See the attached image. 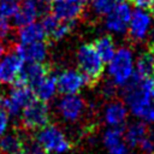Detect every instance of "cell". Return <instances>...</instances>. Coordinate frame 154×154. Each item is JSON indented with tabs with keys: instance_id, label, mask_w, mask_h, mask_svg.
I'll return each mask as SVG.
<instances>
[{
	"instance_id": "obj_28",
	"label": "cell",
	"mask_w": 154,
	"mask_h": 154,
	"mask_svg": "<svg viewBox=\"0 0 154 154\" xmlns=\"http://www.w3.org/2000/svg\"><path fill=\"white\" fill-rule=\"evenodd\" d=\"M116 84L112 82V81H108V82H106L105 84H103V87H102V94H103V96L106 97V99H112L114 95H116Z\"/></svg>"
},
{
	"instance_id": "obj_35",
	"label": "cell",
	"mask_w": 154,
	"mask_h": 154,
	"mask_svg": "<svg viewBox=\"0 0 154 154\" xmlns=\"http://www.w3.org/2000/svg\"><path fill=\"white\" fill-rule=\"evenodd\" d=\"M1 101H2V96H1V94H0V106H1Z\"/></svg>"
},
{
	"instance_id": "obj_15",
	"label": "cell",
	"mask_w": 154,
	"mask_h": 154,
	"mask_svg": "<svg viewBox=\"0 0 154 154\" xmlns=\"http://www.w3.org/2000/svg\"><path fill=\"white\" fill-rule=\"evenodd\" d=\"M103 144L108 154H128V144L124 140V130L109 128L103 134Z\"/></svg>"
},
{
	"instance_id": "obj_6",
	"label": "cell",
	"mask_w": 154,
	"mask_h": 154,
	"mask_svg": "<svg viewBox=\"0 0 154 154\" xmlns=\"http://www.w3.org/2000/svg\"><path fill=\"white\" fill-rule=\"evenodd\" d=\"M41 25L46 34V42L49 46L67 35L76 25V20H61L48 13L42 17Z\"/></svg>"
},
{
	"instance_id": "obj_4",
	"label": "cell",
	"mask_w": 154,
	"mask_h": 154,
	"mask_svg": "<svg viewBox=\"0 0 154 154\" xmlns=\"http://www.w3.org/2000/svg\"><path fill=\"white\" fill-rule=\"evenodd\" d=\"M47 154H63L71 149V142L54 124L48 123L35 135Z\"/></svg>"
},
{
	"instance_id": "obj_3",
	"label": "cell",
	"mask_w": 154,
	"mask_h": 154,
	"mask_svg": "<svg viewBox=\"0 0 154 154\" xmlns=\"http://www.w3.org/2000/svg\"><path fill=\"white\" fill-rule=\"evenodd\" d=\"M134 57L132 52L122 47L116 51L113 58L108 63V72L112 78V82L116 85H124L134 73Z\"/></svg>"
},
{
	"instance_id": "obj_30",
	"label": "cell",
	"mask_w": 154,
	"mask_h": 154,
	"mask_svg": "<svg viewBox=\"0 0 154 154\" xmlns=\"http://www.w3.org/2000/svg\"><path fill=\"white\" fill-rule=\"evenodd\" d=\"M136 7L144 8V10H150L154 6V0H131Z\"/></svg>"
},
{
	"instance_id": "obj_20",
	"label": "cell",
	"mask_w": 154,
	"mask_h": 154,
	"mask_svg": "<svg viewBox=\"0 0 154 154\" xmlns=\"http://www.w3.org/2000/svg\"><path fill=\"white\" fill-rule=\"evenodd\" d=\"M134 73L141 78L154 77V53L150 51L140 55L134 67Z\"/></svg>"
},
{
	"instance_id": "obj_7",
	"label": "cell",
	"mask_w": 154,
	"mask_h": 154,
	"mask_svg": "<svg viewBox=\"0 0 154 154\" xmlns=\"http://www.w3.org/2000/svg\"><path fill=\"white\" fill-rule=\"evenodd\" d=\"M17 45L8 48V53L0 61V83L12 84L23 69L24 59L16 49Z\"/></svg>"
},
{
	"instance_id": "obj_18",
	"label": "cell",
	"mask_w": 154,
	"mask_h": 154,
	"mask_svg": "<svg viewBox=\"0 0 154 154\" xmlns=\"http://www.w3.org/2000/svg\"><path fill=\"white\" fill-rule=\"evenodd\" d=\"M17 34H18V37L22 43H31V42H36V41L46 42V34H45V30H43L41 23L32 22L28 25L18 28Z\"/></svg>"
},
{
	"instance_id": "obj_13",
	"label": "cell",
	"mask_w": 154,
	"mask_h": 154,
	"mask_svg": "<svg viewBox=\"0 0 154 154\" xmlns=\"http://www.w3.org/2000/svg\"><path fill=\"white\" fill-rule=\"evenodd\" d=\"M103 118L106 124L109 125V128H118L125 130L128 109L122 101H112L106 106Z\"/></svg>"
},
{
	"instance_id": "obj_9",
	"label": "cell",
	"mask_w": 154,
	"mask_h": 154,
	"mask_svg": "<svg viewBox=\"0 0 154 154\" xmlns=\"http://www.w3.org/2000/svg\"><path fill=\"white\" fill-rule=\"evenodd\" d=\"M57 109L61 118L66 122H77L84 113L85 101L77 94L64 95L58 105Z\"/></svg>"
},
{
	"instance_id": "obj_1",
	"label": "cell",
	"mask_w": 154,
	"mask_h": 154,
	"mask_svg": "<svg viewBox=\"0 0 154 154\" xmlns=\"http://www.w3.org/2000/svg\"><path fill=\"white\" fill-rule=\"evenodd\" d=\"M149 79L132 73L123 85V96L134 116L147 123H154V103L149 93Z\"/></svg>"
},
{
	"instance_id": "obj_26",
	"label": "cell",
	"mask_w": 154,
	"mask_h": 154,
	"mask_svg": "<svg viewBox=\"0 0 154 154\" xmlns=\"http://www.w3.org/2000/svg\"><path fill=\"white\" fill-rule=\"evenodd\" d=\"M118 2L116 0H91V6L99 16L107 14Z\"/></svg>"
},
{
	"instance_id": "obj_34",
	"label": "cell",
	"mask_w": 154,
	"mask_h": 154,
	"mask_svg": "<svg viewBox=\"0 0 154 154\" xmlns=\"http://www.w3.org/2000/svg\"><path fill=\"white\" fill-rule=\"evenodd\" d=\"M117 2H123V1H126V0H116Z\"/></svg>"
},
{
	"instance_id": "obj_16",
	"label": "cell",
	"mask_w": 154,
	"mask_h": 154,
	"mask_svg": "<svg viewBox=\"0 0 154 154\" xmlns=\"http://www.w3.org/2000/svg\"><path fill=\"white\" fill-rule=\"evenodd\" d=\"M38 13L35 0H23L18 7V11L13 16V25L16 28H22L35 22Z\"/></svg>"
},
{
	"instance_id": "obj_24",
	"label": "cell",
	"mask_w": 154,
	"mask_h": 154,
	"mask_svg": "<svg viewBox=\"0 0 154 154\" xmlns=\"http://www.w3.org/2000/svg\"><path fill=\"white\" fill-rule=\"evenodd\" d=\"M22 141V152L23 154H47L41 143L37 141L36 136L29 132H19Z\"/></svg>"
},
{
	"instance_id": "obj_17",
	"label": "cell",
	"mask_w": 154,
	"mask_h": 154,
	"mask_svg": "<svg viewBox=\"0 0 154 154\" xmlns=\"http://www.w3.org/2000/svg\"><path fill=\"white\" fill-rule=\"evenodd\" d=\"M149 131H150V129H149V126L146 123H143V122L132 123L131 125H129L124 130V140H125V143L128 144V147L135 148L149 134Z\"/></svg>"
},
{
	"instance_id": "obj_11",
	"label": "cell",
	"mask_w": 154,
	"mask_h": 154,
	"mask_svg": "<svg viewBox=\"0 0 154 154\" xmlns=\"http://www.w3.org/2000/svg\"><path fill=\"white\" fill-rule=\"evenodd\" d=\"M85 11V2L77 0H53L51 12L61 20H76L82 17Z\"/></svg>"
},
{
	"instance_id": "obj_21",
	"label": "cell",
	"mask_w": 154,
	"mask_h": 154,
	"mask_svg": "<svg viewBox=\"0 0 154 154\" xmlns=\"http://www.w3.org/2000/svg\"><path fill=\"white\" fill-rule=\"evenodd\" d=\"M0 153L2 154H23L19 132H10L0 136Z\"/></svg>"
},
{
	"instance_id": "obj_32",
	"label": "cell",
	"mask_w": 154,
	"mask_h": 154,
	"mask_svg": "<svg viewBox=\"0 0 154 154\" xmlns=\"http://www.w3.org/2000/svg\"><path fill=\"white\" fill-rule=\"evenodd\" d=\"M149 93L152 99H154V77L149 79Z\"/></svg>"
},
{
	"instance_id": "obj_29",
	"label": "cell",
	"mask_w": 154,
	"mask_h": 154,
	"mask_svg": "<svg viewBox=\"0 0 154 154\" xmlns=\"http://www.w3.org/2000/svg\"><path fill=\"white\" fill-rule=\"evenodd\" d=\"M8 114L0 107V136H2L6 130H7V126H8Z\"/></svg>"
},
{
	"instance_id": "obj_23",
	"label": "cell",
	"mask_w": 154,
	"mask_h": 154,
	"mask_svg": "<svg viewBox=\"0 0 154 154\" xmlns=\"http://www.w3.org/2000/svg\"><path fill=\"white\" fill-rule=\"evenodd\" d=\"M35 97L36 96H35L34 91L26 85L25 87H13L11 90V94L8 96V99L22 109L29 102H31Z\"/></svg>"
},
{
	"instance_id": "obj_36",
	"label": "cell",
	"mask_w": 154,
	"mask_h": 154,
	"mask_svg": "<svg viewBox=\"0 0 154 154\" xmlns=\"http://www.w3.org/2000/svg\"><path fill=\"white\" fill-rule=\"evenodd\" d=\"M77 1H82V2H85L87 0H77Z\"/></svg>"
},
{
	"instance_id": "obj_22",
	"label": "cell",
	"mask_w": 154,
	"mask_h": 154,
	"mask_svg": "<svg viewBox=\"0 0 154 154\" xmlns=\"http://www.w3.org/2000/svg\"><path fill=\"white\" fill-rule=\"evenodd\" d=\"M93 45L95 46L101 60L105 64H108L116 53L113 38L109 35H103V36H100L99 38H96Z\"/></svg>"
},
{
	"instance_id": "obj_27",
	"label": "cell",
	"mask_w": 154,
	"mask_h": 154,
	"mask_svg": "<svg viewBox=\"0 0 154 154\" xmlns=\"http://www.w3.org/2000/svg\"><path fill=\"white\" fill-rule=\"evenodd\" d=\"M12 28L6 20V18L0 17V41H4L8 37L10 34H12Z\"/></svg>"
},
{
	"instance_id": "obj_12",
	"label": "cell",
	"mask_w": 154,
	"mask_h": 154,
	"mask_svg": "<svg viewBox=\"0 0 154 154\" xmlns=\"http://www.w3.org/2000/svg\"><path fill=\"white\" fill-rule=\"evenodd\" d=\"M84 85L85 79L77 70H65L57 77V90L63 95L77 94Z\"/></svg>"
},
{
	"instance_id": "obj_19",
	"label": "cell",
	"mask_w": 154,
	"mask_h": 154,
	"mask_svg": "<svg viewBox=\"0 0 154 154\" xmlns=\"http://www.w3.org/2000/svg\"><path fill=\"white\" fill-rule=\"evenodd\" d=\"M57 90V76H55V71L51 72L49 75H47L34 89V94L37 99L47 102L49 101Z\"/></svg>"
},
{
	"instance_id": "obj_5",
	"label": "cell",
	"mask_w": 154,
	"mask_h": 154,
	"mask_svg": "<svg viewBox=\"0 0 154 154\" xmlns=\"http://www.w3.org/2000/svg\"><path fill=\"white\" fill-rule=\"evenodd\" d=\"M20 123L26 131H34L49 123V108L47 102L35 97L20 112Z\"/></svg>"
},
{
	"instance_id": "obj_8",
	"label": "cell",
	"mask_w": 154,
	"mask_h": 154,
	"mask_svg": "<svg viewBox=\"0 0 154 154\" xmlns=\"http://www.w3.org/2000/svg\"><path fill=\"white\" fill-rule=\"evenodd\" d=\"M131 8L130 6L123 1L118 2L107 14H106V28L117 34H123L128 30L130 17H131Z\"/></svg>"
},
{
	"instance_id": "obj_2",
	"label": "cell",
	"mask_w": 154,
	"mask_h": 154,
	"mask_svg": "<svg viewBox=\"0 0 154 154\" xmlns=\"http://www.w3.org/2000/svg\"><path fill=\"white\" fill-rule=\"evenodd\" d=\"M78 71L83 75L85 84L89 87L95 85L105 70V63L101 60L95 46L93 43H84L77 52Z\"/></svg>"
},
{
	"instance_id": "obj_33",
	"label": "cell",
	"mask_w": 154,
	"mask_h": 154,
	"mask_svg": "<svg viewBox=\"0 0 154 154\" xmlns=\"http://www.w3.org/2000/svg\"><path fill=\"white\" fill-rule=\"evenodd\" d=\"M5 52V47H4V45L1 43V41H0V58L2 57V53Z\"/></svg>"
},
{
	"instance_id": "obj_31",
	"label": "cell",
	"mask_w": 154,
	"mask_h": 154,
	"mask_svg": "<svg viewBox=\"0 0 154 154\" xmlns=\"http://www.w3.org/2000/svg\"><path fill=\"white\" fill-rule=\"evenodd\" d=\"M148 36H149V51L152 53H154V24L150 25V29L148 31Z\"/></svg>"
},
{
	"instance_id": "obj_25",
	"label": "cell",
	"mask_w": 154,
	"mask_h": 154,
	"mask_svg": "<svg viewBox=\"0 0 154 154\" xmlns=\"http://www.w3.org/2000/svg\"><path fill=\"white\" fill-rule=\"evenodd\" d=\"M19 4L17 0H0V17L11 18L18 11Z\"/></svg>"
},
{
	"instance_id": "obj_14",
	"label": "cell",
	"mask_w": 154,
	"mask_h": 154,
	"mask_svg": "<svg viewBox=\"0 0 154 154\" xmlns=\"http://www.w3.org/2000/svg\"><path fill=\"white\" fill-rule=\"evenodd\" d=\"M47 43L45 41H36L31 43L17 45L16 49L22 55L24 61L42 63L47 57Z\"/></svg>"
},
{
	"instance_id": "obj_10",
	"label": "cell",
	"mask_w": 154,
	"mask_h": 154,
	"mask_svg": "<svg viewBox=\"0 0 154 154\" xmlns=\"http://www.w3.org/2000/svg\"><path fill=\"white\" fill-rule=\"evenodd\" d=\"M150 25H152V14L147 10L137 7L131 12V17L128 26L129 36L134 41H142L147 37Z\"/></svg>"
}]
</instances>
